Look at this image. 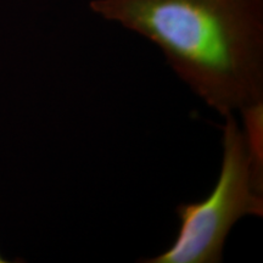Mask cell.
Returning <instances> with one entry per match:
<instances>
[{
	"instance_id": "2",
	"label": "cell",
	"mask_w": 263,
	"mask_h": 263,
	"mask_svg": "<svg viewBox=\"0 0 263 263\" xmlns=\"http://www.w3.org/2000/svg\"><path fill=\"white\" fill-rule=\"evenodd\" d=\"M223 159L215 188L199 202L177 207L179 230L168 249L146 263H218L233 226L263 216V166L257 163L234 115L224 116Z\"/></svg>"
},
{
	"instance_id": "3",
	"label": "cell",
	"mask_w": 263,
	"mask_h": 263,
	"mask_svg": "<svg viewBox=\"0 0 263 263\" xmlns=\"http://www.w3.org/2000/svg\"><path fill=\"white\" fill-rule=\"evenodd\" d=\"M4 262H6V261H5V259H4V258H3V257H2V256H0V263H4Z\"/></svg>"
},
{
	"instance_id": "1",
	"label": "cell",
	"mask_w": 263,
	"mask_h": 263,
	"mask_svg": "<svg viewBox=\"0 0 263 263\" xmlns=\"http://www.w3.org/2000/svg\"><path fill=\"white\" fill-rule=\"evenodd\" d=\"M94 14L156 45L207 106L263 104V0H91Z\"/></svg>"
}]
</instances>
